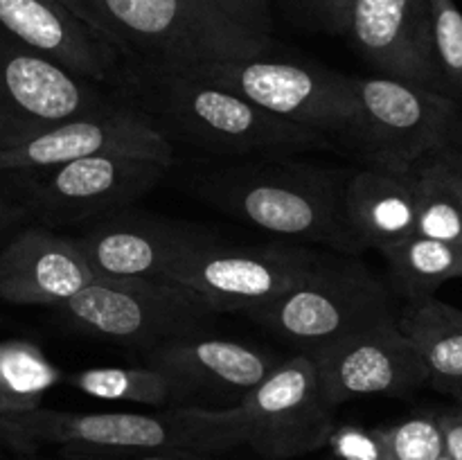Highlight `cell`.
Instances as JSON below:
<instances>
[{"label":"cell","instance_id":"30bf717a","mask_svg":"<svg viewBox=\"0 0 462 460\" xmlns=\"http://www.w3.org/2000/svg\"><path fill=\"white\" fill-rule=\"evenodd\" d=\"M126 102L0 30V140H18Z\"/></svg>","mask_w":462,"mask_h":460},{"label":"cell","instance_id":"f1b7e54d","mask_svg":"<svg viewBox=\"0 0 462 460\" xmlns=\"http://www.w3.org/2000/svg\"><path fill=\"white\" fill-rule=\"evenodd\" d=\"M63 460H212L210 454L188 449H75L66 446Z\"/></svg>","mask_w":462,"mask_h":460},{"label":"cell","instance_id":"d6a6232c","mask_svg":"<svg viewBox=\"0 0 462 460\" xmlns=\"http://www.w3.org/2000/svg\"><path fill=\"white\" fill-rule=\"evenodd\" d=\"M0 179H3V171H0ZM9 212H12V207H9V201H7V197H5L3 188H0V225L5 224V219L9 216Z\"/></svg>","mask_w":462,"mask_h":460},{"label":"cell","instance_id":"8fae6325","mask_svg":"<svg viewBox=\"0 0 462 460\" xmlns=\"http://www.w3.org/2000/svg\"><path fill=\"white\" fill-rule=\"evenodd\" d=\"M319 260L300 246L226 248L215 244L189 257L170 280L199 293L217 314H246L284 296Z\"/></svg>","mask_w":462,"mask_h":460},{"label":"cell","instance_id":"7c38bea8","mask_svg":"<svg viewBox=\"0 0 462 460\" xmlns=\"http://www.w3.org/2000/svg\"><path fill=\"white\" fill-rule=\"evenodd\" d=\"M97 153H131L174 162L170 138L129 102L18 140H0V171L57 167Z\"/></svg>","mask_w":462,"mask_h":460},{"label":"cell","instance_id":"83f0119b","mask_svg":"<svg viewBox=\"0 0 462 460\" xmlns=\"http://www.w3.org/2000/svg\"><path fill=\"white\" fill-rule=\"evenodd\" d=\"M328 445L338 460H383L374 428L365 431L359 427H334Z\"/></svg>","mask_w":462,"mask_h":460},{"label":"cell","instance_id":"ba28073f","mask_svg":"<svg viewBox=\"0 0 462 460\" xmlns=\"http://www.w3.org/2000/svg\"><path fill=\"white\" fill-rule=\"evenodd\" d=\"M355 88L350 144L365 167L411 171L429 153L462 144V106L447 95L383 75L355 77Z\"/></svg>","mask_w":462,"mask_h":460},{"label":"cell","instance_id":"2e32d148","mask_svg":"<svg viewBox=\"0 0 462 460\" xmlns=\"http://www.w3.org/2000/svg\"><path fill=\"white\" fill-rule=\"evenodd\" d=\"M280 363L282 359L273 352L203 334L162 343L144 354V365L165 374L174 388L171 409L199 406L203 400L237 404Z\"/></svg>","mask_w":462,"mask_h":460},{"label":"cell","instance_id":"9a60e30c","mask_svg":"<svg viewBox=\"0 0 462 460\" xmlns=\"http://www.w3.org/2000/svg\"><path fill=\"white\" fill-rule=\"evenodd\" d=\"M97 278H165L189 257L219 244L199 225L113 212L75 237Z\"/></svg>","mask_w":462,"mask_h":460},{"label":"cell","instance_id":"e0dca14e","mask_svg":"<svg viewBox=\"0 0 462 460\" xmlns=\"http://www.w3.org/2000/svg\"><path fill=\"white\" fill-rule=\"evenodd\" d=\"M347 39L377 75L440 93L431 36V0H356Z\"/></svg>","mask_w":462,"mask_h":460},{"label":"cell","instance_id":"3957f363","mask_svg":"<svg viewBox=\"0 0 462 460\" xmlns=\"http://www.w3.org/2000/svg\"><path fill=\"white\" fill-rule=\"evenodd\" d=\"M194 451L248 446L269 460L293 458L328 445L334 428V409L320 388L311 356L298 352L237 404L228 409L176 406Z\"/></svg>","mask_w":462,"mask_h":460},{"label":"cell","instance_id":"5b68a950","mask_svg":"<svg viewBox=\"0 0 462 460\" xmlns=\"http://www.w3.org/2000/svg\"><path fill=\"white\" fill-rule=\"evenodd\" d=\"M393 296L395 293L352 255L320 257L284 296L244 316L302 354H311L361 329L400 318Z\"/></svg>","mask_w":462,"mask_h":460},{"label":"cell","instance_id":"603a6c76","mask_svg":"<svg viewBox=\"0 0 462 460\" xmlns=\"http://www.w3.org/2000/svg\"><path fill=\"white\" fill-rule=\"evenodd\" d=\"M418 233L462 244V144L429 153L413 167Z\"/></svg>","mask_w":462,"mask_h":460},{"label":"cell","instance_id":"cb8c5ba5","mask_svg":"<svg viewBox=\"0 0 462 460\" xmlns=\"http://www.w3.org/2000/svg\"><path fill=\"white\" fill-rule=\"evenodd\" d=\"M66 374L27 341H0V397L3 413H25L41 406L45 392L63 382Z\"/></svg>","mask_w":462,"mask_h":460},{"label":"cell","instance_id":"4fadbf2b","mask_svg":"<svg viewBox=\"0 0 462 460\" xmlns=\"http://www.w3.org/2000/svg\"><path fill=\"white\" fill-rule=\"evenodd\" d=\"M0 437L18 449L41 445L75 449H188L194 451L185 424L174 410L165 413H72L34 409L0 415Z\"/></svg>","mask_w":462,"mask_h":460},{"label":"cell","instance_id":"8992f818","mask_svg":"<svg viewBox=\"0 0 462 460\" xmlns=\"http://www.w3.org/2000/svg\"><path fill=\"white\" fill-rule=\"evenodd\" d=\"M194 79L242 95L278 120L320 138L350 143L356 124L355 77L273 54L208 61L185 70Z\"/></svg>","mask_w":462,"mask_h":460},{"label":"cell","instance_id":"d4e9b609","mask_svg":"<svg viewBox=\"0 0 462 460\" xmlns=\"http://www.w3.org/2000/svg\"><path fill=\"white\" fill-rule=\"evenodd\" d=\"M63 382L88 397L108 401H131L161 409L174 404V388L165 374L149 365L135 368H88L66 374Z\"/></svg>","mask_w":462,"mask_h":460},{"label":"cell","instance_id":"ffe728a7","mask_svg":"<svg viewBox=\"0 0 462 460\" xmlns=\"http://www.w3.org/2000/svg\"><path fill=\"white\" fill-rule=\"evenodd\" d=\"M346 219L356 251L383 248L418 233V180L411 171L377 167L350 174Z\"/></svg>","mask_w":462,"mask_h":460},{"label":"cell","instance_id":"9c48e42d","mask_svg":"<svg viewBox=\"0 0 462 460\" xmlns=\"http://www.w3.org/2000/svg\"><path fill=\"white\" fill-rule=\"evenodd\" d=\"M171 162L97 153L57 167L9 171L23 207L45 225H77L126 210L165 176Z\"/></svg>","mask_w":462,"mask_h":460},{"label":"cell","instance_id":"ac0fdd59","mask_svg":"<svg viewBox=\"0 0 462 460\" xmlns=\"http://www.w3.org/2000/svg\"><path fill=\"white\" fill-rule=\"evenodd\" d=\"M0 30L84 79L120 88L125 59L63 0H0Z\"/></svg>","mask_w":462,"mask_h":460},{"label":"cell","instance_id":"52a82bcc","mask_svg":"<svg viewBox=\"0 0 462 460\" xmlns=\"http://www.w3.org/2000/svg\"><path fill=\"white\" fill-rule=\"evenodd\" d=\"M57 311L75 332L144 354L201 334L217 316L199 293L165 278H95Z\"/></svg>","mask_w":462,"mask_h":460},{"label":"cell","instance_id":"484cf974","mask_svg":"<svg viewBox=\"0 0 462 460\" xmlns=\"http://www.w3.org/2000/svg\"><path fill=\"white\" fill-rule=\"evenodd\" d=\"M431 36L440 93L462 106V12L456 0H431Z\"/></svg>","mask_w":462,"mask_h":460},{"label":"cell","instance_id":"e575fe53","mask_svg":"<svg viewBox=\"0 0 462 460\" xmlns=\"http://www.w3.org/2000/svg\"><path fill=\"white\" fill-rule=\"evenodd\" d=\"M334 460H338V458H334Z\"/></svg>","mask_w":462,"mask_h":460},{"label":"cell","instance_id":"277c9868","mask_svg":"<svg viewBox=\"0 0 462 460\" xmlns=\"http://www.w3.org/2000/svg\"><path fill=\"white\" fill-rule=\"evenodd\" d=\"M346 171L289 161H260L215 171L203 197L248 225L355 255L346 219Z\"/></svg>","mask_w":462,"mask_h":460},{"label":"cell","instance_id":"d6986e66","mask_svg":"<svg viewBox=\"0 0 462 460\" xmlns=\"http://www.w3.org/2000/svg\"><path fill=\"white\" fill-rule=\"evenodd\" d=\"M97 273L77 239L34 225L0 251V300L9 305L59 307L95 282Z\"/></svg>","mask_w":462,"mask_h":460},{"label":"cell","instance_id":"f546056e","mask_svg":"<svg viewBox=\"0 0 462 460\" xmlns=\"http://www.w3.org/2000/svg\"><path fill=\"white\" fill-rule=\"evenodd\" d=\"M356 0H305L307 12L329 34H346L350 30L352 7Z\"/></svg>","mask_w":462,"mask_h":460},{"label":"cell","instance_id":"6da1fadb","mask_svg":"<svg viewBox=\"0 0 462 460\" xmlns=\"http://www.w3.org/2000/svg\"><path fill=\"white\" fill-rule=\"evenodd\" d=\"M131 68L185 72L221 59L273 54V34L210 0H63Z\"/></svg>","mask_w":462,"mask_h":460},{"label":"cell","instance_id":"44dd1931","mask_svg":"<svg viewBox=\"0 0 462 460\" xmlns=\"http://www.w3.org/2000/svg\"><path fill=\"white\" fill-rule=\"evenodd\" d=\"M397 323L413 343L429 386L462 400V309L433 296L404 305Z\"/></svg>","mask_w":462,"mask_h":460},{"label":"cell","instance_id":"7a4b0ae2","mask_svg":"<svg viewBox=\"0 0 462 460\" xmlns=\"http://www.w3.org/2000/svg\"><path fill=\"white\" fill-rule=\"evenodd\" d=\"M120 88L162 133L217 153H293L328 147L329 140L278 120L228 88L183 72L125 66Z\"/></svg>","mask_w":462,"mask_h":460},{"label":"cell","instance_id":"1f68e13d","mask_svg":"<svg viewBox=\"0 0 462 460\" xmlns=\"http://www.w3.org/2000/svg\"><path fill=\"white\" fill-rule=\"evenodd\" d=\"M442 433H445L447 455L451 460H462V404L438 413Z\"/></svg>","mask_w":462,"mask_h":460},{"label":"cell","instance_id":"7402d4cb","mask_svg":"<svg viewBox=\"0 0 462 460\" xmlns=\"http://www.w3.org/2000/svg\"><path fill=\"white\" fill-rule=\"evenodd\" d=\"M391 291L406 305L427 300L449 280L462 278V244L415 233L382 251Z\"/></svg>","mask_w":462,"mask_h":460},{"label":"cell","instance_id":"4316f807","mask_svg":"<svg viewBox=\"0 0 462 460\" xmlns=\"http://www.w3.org/2000/svg\"><path fill=\"white\" fill-rule=\"evenodd\" d=\"M374 431L383 460H442L447 455L438 413L413 415L388 427H377Z\"/></svg>","mask_w":462,"mask_h":460},{"label":"cell","instance_id":"5bb4252c","mask_svg":"<svg viewBox=\"0 0 462 460\" xmlns=\"http://www.w3.org/2000/svg\"><path fill=\"white\" fill-rule=\"evenodd\" d=\"M397 320L361 329L307 354L332 409L356 397H404L429 386L427 370Z\"/></svg>","mask_w":462,"mask_h":460},{"label":"cell","instance_id":"4dcf8cb0","mask_svg":"<svg viewBox=\"0 0 462 460\" xmlns=\"http://www.w3.org/2000/svg\"><path fill=\"white\" fill-rule=\"evenodd\" d=\"M210 3H215L217 7L233 14L235 18L244 21L246 25L266 32V34H273L269 0H210Z\"/></svg>","mask_w":462,"mask_h":460},{"label":"cell","instance_id":"836d02e7","mask_svg":"<svg viewBox=\"0 0 462 460\" xmlns=\"http://www.w3.org/2000/svg\"><path fill=\"white\" fill-rule=\"evenodd\" d=\"M0 413H3V397H0Z\"/></svg>","mask_w":462,"mask_h":460}]
</instances>
